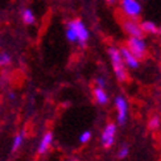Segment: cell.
Here are the masks:
<instances>
[{"instance_id": "obj_3", "label": "cell", "mask_w": 161, "mask_h": 161, "mask_svg": "<svg viewBox=\"0 0 161 161\" xmlns=\"http://www.w3.org/2000/svg\"><path fill=\"white\" fill-rule=\"evenodd\" d=\"M119 9L127 19H139L143 13V3L140 0H119Z\"/></svg>"}, {"instance_id": "obj_17", "label": "cell", "mask_w": 161, "mask_h": 161, "mask_svg": "<svg viewBox=\"0 0 161 161\" xmlns=\"http://www.w3.org/2000/svg\"><path fill=\"white\" fill-rule=\"evenodd\" d=\"M128 153H130L128 145H123L122 148L118 151V157H119V158H125L127 156H128Z\"/></svg>"}, {"instance_id": "obj_4", "label": "cell", "mask_w": 161, "mask_h": 161, "mask_svg": "<svg viewBox=\"0 0 161 161\" xmlns=\"http://www.w3.org/2000/svg\"><path fill=\"white\" fill-rule=\"evenodd\" d=\"M125 46L128 48L133 54H135L139 59H142L147 56V50H148V45L144 36L143 37H128Z\"/></svg>"}, {"instance_id": "obj_19", "label": "cell", "mask_w": 161, "mask_h": 161, "mask_svg": "<svg viewBox=\"0 0 161 161\" xmlns=\"http://www.w3.org/2000/svg\"><path fill=\"white\" fill-rule=\"evenodd\" d=\"M104 2L108 4V5H115V4H118L119 0H104Z\"/></svg>"}, {"instance_id": "obj_16", "label": "cell", "mask_w": 161, "mask_h": 161, "mask_svg": "<svg viewBox=\"0 0 161 161\" xmlns=\"http://www.w3.org/2000/svg\"><path fill=\"white\" fill-rule=\"evenodd\" d=\"M90 139H91V131H83L79 136V142L85 144V143H89Z\"/></svg>"}, {"instance_id": "obj_5", "label": "cell", "mask_w": 161, "mask_h": 161, "mask_svg": "<svg viewBox=\"0 0 161 161\" xmlns=\"http://www.w3.org/2000/svg\"><path fill=\"white\" fill-rule=\"evenodd\" d=\"M122 26H123V31L125 32V35L128 37H143L144 36V32L142 29V24H140L139 19L124 17Z\"/></svg>"}, {"instance_id": "obj_11", "label": "cell", "mask_w": 161, "mask_h": 161, "mask_svg": "<svg viewBox=\"0 0 161 161\" xmlns=\"http://www.w3.org/2000/svg\"><path fill=\"white\" fill-rule=\"evenodd\" d=\"M92 94H94V99H95V102L100 106H104L108 103V94L107 91L103 89V87H99V86H95L92 90Z\"/></svg>"}, {"instance_id": "obj_9", "label": "cell", "mask_w": 161, "mask_h": 161, "mask_svg": "<svg viewBox=\"0 0 161 161\" xmlns=\"http://www.w3.org/2000/svg\"><path fill=\"white\" fill-rule=\"evenodd\" d=\"M20 19L25 25H35L37 23V16L35 11L32 8H28V7H25L20 11Z\"/></svg>"}, {"instance_id": "obj_10", "label": "cell", "mask_w": 161, "mask_h": 161, "mask_svg": "<svg viewBox=\"0 0 161 161\" xmlns=\"http://www.w3.org/2000/svg\"><path fill=\"white\" fill-rule=\"evenodd\" d=\"M53 143V133L50 131L45 132L41 140H40V144H38V148H37V152L40 155H44V153L48 152V149L50 148V145Z\"/></svg>"}, {"instance_id": "obj_7", "label": "cell", "mask_w": 161, "mask_h": 161, "mask_svg": "<svg viewBox=\"0 0 161 161\" xmlns=\"http://www.w3.org/2000/svg\"><path fill=\"white\" fill-rule=\"evenodd\" d=\"M115 135H116V124L115 123H107L100 135V143L104 148H110L115 143Z\"/></svg>"}, {"instance_id": "obj_13", "label": "cell", "mask_w": 161, "mask_h": 161, "mask_svg": "<svg viewBox=\"0 0 161 161\" xmlns=\"http://www.w3.org/2000/svg\"><path fill=\"white\" fill-rule=\"evenodd\" d=\"M23 142H24V135H23V133H17V135L13 137V140H12L11 151H12V152L19 151V149H20V147L23 145Z\"/></svg>"}, {"instance_id": "obj_1", "label": "cell", "mask_w": 161, "mask_h": 161, "mask_svg": "<svg viewBox=\"0 0 161 161\" xmlns=\"http://www.w3.org/2000/svg\"><path fill=\"white\" fill-rule=\"evenodd\" d=\"M65 37L69 42L85 48L90 40V31L80 19H71L65 24Z\"/></svg>"}, {"instance_id": "obj_15", "label": "cell", "mask_w": 161, "mask_h": 161, "mask_svg": "<svg viewBox=\"0 0 161 161\" xmlns=\"http://www.w3.org/2000/svg\"><path fill=\"white\" fill-rule=\"evenodd\" d=\"M160 124H161L160 119H158L157 116H153V118H152V119L149 120V123H148V127H149L151 130H153V131H155V130H157L158 127H160Z\"/></svg>"}, {"instance_id": "obj_14", "label": "cell", "mask_w": 161, "mask_h": 161, "mask_svg": "<svg viewBox=\"0 0 161 161\" xmlns=\"http://www.w3.org/2000/svg\"><path fill=\"white\" fill-rule=\"evenodd\" d=\"M12 62V57L8 52H4L2 50L0 52V68H7V66H9Z\"/></svg>"}, {"instance_id": "obj_8", "label": "cell", "mask_w": 161, "mask_h": 161, "mask_svg": "<svg viewBox=\"0 0 161 161\" xmlns=\"http://www.w3.org/2000/svg\"><path fill=\"white\" fill-rule=\"evenodd\" d=\"M120 49V53H122V57H123V61L125 64V66L128 69H132V70H135L137 69L139 66H140V59L133 54V53L127 48V46H122V48H119Z\"/></svg>"}, {"instance_id": "obj_6", "label": "cell", "mask_w": 161, "mask_h": 161, "mask_svg": "<svg viewBox=\"0 0 161 161\" xmlns=\"http://www.w3.org/2000/svg\"><path fill=\"white\" fill-rule=\"evenodd\" d=\"M116 107V120L119 125H124L128 119V102L123 95H118L115 98Z\"/></svg>"}, {"instance_id": "obj_20", "label": "cell", "mask_w": 161, "mask_h": 161, "mask_svg": "<svg viewBox=\"0 0 161 161\" xmlns=\"http://www.w3.org/2000/svg\"><path fill=\"white\" fill-rule=\"evenodd\" d=\"M140 2H142V3H144V2H147V0H140Z\"/></svg>"}, {"instance_id": "obj_12", "label": "cell", "mask_w": 161, "mask_h": 161, "mask_svg": "<svg viewBox=\"0 0 161 161\" xmlns=\"http://www.w3.org/2000/svg\"><path fill=\"white\" fill-rule=\"evenodd\" d=\"M140 24H142V29L144 35H157V33H160L158 25L155 21H152V20H144Z\"/></svg>"}, {"instance_id": "obj_2", "label": "cell", "mask_w": 161, "mask_h": 161, "mask_svg": "<svg viewBox=\"0 0 161 161\" xmlns=\"http://www.w3.org/2000/svg\"><path fill=\"white\" fill-rule=\"evenodd\" d=\"M107 53H108L111 66H112L115 77L118 78V80H120V82H125V80L128 79V73H127V66L123 61L120 49L118 46H110V48L107 49Z\"/></svg>"}, {"instance_id": "obj_18", "label": "cell", "mask_w": 161, "mask_h": 161, "mask_svg": "<svg viewBox=\"0 0 161 161\" xmlns=\"http://www.w3.org/2000/svg\"><path fill=\"white\" fill-rule=\"evenodd\" d=\"M95 83H97V86H99V87H106V85H107V80H106V78L104 77H102V75H99V77H97V79H95Z\"/></svg>"}]
</instances>
